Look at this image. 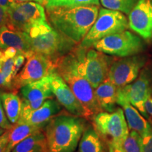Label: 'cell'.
Listing matches in <instances>:
<instances>
[{"label":"cell","instance_id":"cell-1","mask_svg":"<svg viewBox=\"0 0 152 152\" xmlns=\"http://www.w3.org/2000/svg\"><path fill=\"white\" fill-rule=\"evenodd\" d=\"M99 12V6L47 9L51 26L77 44L81 42L90 31Z\"/></svg>","mask_w":152,"mask_h":152},{"label":"cell","instance_id":"cell-2","mask_svg":"<svg viewBox=\"0 0 152 152\" xmlns=\"http://www.w3.org/2000/svg\"><path fill=\"white\" fill-rule=\"evenodd\" d=\"M87 120L62 111L43 129L49 152H74L78 146Z\"/></svg>","mask_w":152,"mask_h":152},{"label":"cell","instance_id":"cell-3","mask_svg":"<svg viewBox=\"0 0 152 152\" xmlns=\"http://www.w3.org/2000/svg\"><path fill=\"white\" fill-rule=\"evenodd\" d=\"M75 48L57 61L56 71L80 102L90 119L92 120L102 110L96 101L94 88L81 71Z\"/></svg>","mask_w":152,"mask_h":152},{"label":"cell","instance_id":"cell-4","mask_svg":"<svg viewBox=\"0 0 152 152\" xmlns=\"http://www.w3.org/2000/svg\"><path fill=\"white\" fill-rule=\"evenodd\" d=\"M128 20L121 11L102 8L96 21L79 45L83 48H92L96 42L113 34L126 30Z\"/></svg>","mask_w":152,"mask_h":152},{"label":"cell","instance_id":"cell-5","mask_svg":"<svg viewBox=\"0 0 152 152\" xmlns=\"http://www.w3.org/2000/svg\"><path fill=\"white\" fill-rule=\"evenodd\" d=\"M80 67L94 88L108 78L113 58L94 48L85 49L77 45L75 48Z\"/></svg>","mask_w":152,"mask_h":152},{"label":"cell","instance_id":"cell-6","mask_svg":"<svg viewBox=\"0 0 152 152\" xmlns=\"http://www.w3.org/2000/svg\"><path fill=\"white\" fill-rule=\"evenodd\" d=\"M92 125L106 144L114 142L122 145L130 132L124 112L119 107L112 112L98 113L92 118Z\"/></svg>","mask_w":152,"mask_h":152},{"label":"cell","instance_id":"cell-7","mask_svg":"<svg viewBox=\"0 0 152 152\" xmlns=\"http://www.w3.org/2000/svg\"><path fill=\"white\" fill-rule=\"evenodd\" d=\"M77 45L54 28L46 33L31 37L32 51L45 55L55 64L63 56L71 52Z\"/></svg>","mask_w":152,"mask_h":152},{"label":"cell","instance_id":"cell-8","mask_svg":"<svg viewBox=\"0 0 152 152\" xmlns=\"http://www.w3.org/2000/svg\"><path fill=\"white\" fill-rule=\"evenodd\" d=\"M92 47L110 56L127 57L142 52L144 43L138 35L126 30L102 38Z\"/></svg>","mask_w":152,"mask_h":152},{"label":"cell","instance_id":"cell-9","mask_svg":"<svg viewBox=\"0 0 152 152\" xmlns=\"http://www.w3.org/2000/svg\"><path fill=\"white\" fill-rule=\"evenodd\" d=\"M11 84V92L18 93L22 87L39 80L56 71V64L45 55L33 53L28 57Z\"/></svg>","mask_w":152,"mask_h":152},{"label":"cell","instance_id":"cell-10","mask_svg":"<svg viewBox=\"0 0 152 152\" xmlns=\"http://www.w3.org/2000/svg\"><path fill=\"white\" fill-rule=\"evenodd\" d=\"M145 63V57L137 54L113 61L108 79L118 88L124 87L137 78Z\"/></svg>","mask_w":152,"mask_h":152},{"label":"cell","instance_id":"cell-11","mask_svg":"<svg viewBox=\"0 0 152 152\" xmlns=\"http://www.w3.org/2000/svg\"><path fill=\"white\" fill-rule=\"evenodd\" d=\"M51 88L55 99L68 113L90 121L86 110L56 71L51 74Z\"/></svg>","mask_w":152,"mask_h":152},{"label":"cell","instance_id":"cell-12","mask_svg":"<svg viewBox=\"0 0 152 152\" xmlns=\"http://www.w3.org/2000/svg\"><path fill=\"white\" fill-rule=\"evenodd\" d=\"M121 89L132 105L147 118L144 105L152 95L151 73L148 70H143L135 80Z\"/></svg>","mask_w":152,"mask_h":152},{"label":"cell","instance_id":"cell-13","mask_svg":"<svg viewBox=\"0 0 152 152\" xmlns=\"http://www.w3.org/2000/svg\"><path fill=\"white\" fill-rule=\"evenodd\" d=\"M129 28L140 37L152 39V0H138L128 14Z\"/></svg>","mask_w":152,"mask_h":152},{"label":"cell","instance_id":"cell-14","mask_svg":"<svg viewBox=\"0 0 152 152\" xmlns=\"http://www.w3.org/2000/svg\"><path fill=\"white\" fill-rule=\"evenodd\" d=\"M8 47L16 49L26 58L34 53L32 51L31 37L28 33L3 26L0 28V49L4 50Z\"/></svg>","mask_w":152,"mask_h":152},{"label":"cell","instance_id":"cell-15","mask_svg":"<svg viewBox=\"0 0 152 152\" xmlns=\"http://www.w3.org/2000/svg\"><path fill=\"white\" fill-rule=\"evenodd\" d=\"M117 104L122 107L129 130L135 131L142 136L151 128L152 125L144 118L140 112L132 105L121 88L118 89Z\"/></svg>","mask_w":152,"mask_h":152},{"label":"cell","instance_id":"cell-16","mask_svg":"<svg viewBox=\"0 0 152 152\" xmlns=\"http://www.w3.org/2000/svg\"><path fill=\"white\" fill-rule=\"evenodd\" d=\"M62 112V106L56 99L51 98L45 101L37 109L27 115L20 116L18 122L45 127L51 119Z\"/></svg>","mask_w":152,"mask_h":152},{"label":"cell","instance_id":"cell-17","mask_svg":"<svg viewBox=\"0 0 152 152\" xmlns=\"http://www.w3.org/2000/svg\"><path fill=\"white\" fill-rule=\"evenodd\" d=\"M22 102H45L49 99L54 98L51 88V75L39 80L33 82L22 87L19 90Z\"/></svg>","mask_w":152,"mask_h":152},{"label":"cell","instance_id":"cell-18","mask_svg":"<svg viewBox=\"0 0 152 152\" xmlns=\"http://www.w3.org/2000/svg\"><path fill=\"white\" fill-rule=\"evenodd\" d=\"M118 89L108 78L94 89L96 101L102 111L112 112L116 109Z\"/></svg>","mask_w":152,"mask_h":152},{"label":"cell","instance_id":"cell-19","mask_svg":"<svg viewBox=\"0 0 152 152\" xmlns=\"http://www.w3.org/2000/svg\"><path fill=\"white\" fill-rule=\"evenodd\" d=\"M107 144L93 125H87L80 140L78 152H107Z\"/></svg>","mask_w":152,"mask_h":152},{"label":"cell","instance_id":"cell-20","mask_svg":"<svg viewBox=\"0 0 152 152\" xmlns=\"http://www.w3.org/2000/svg\"><path fill=\"white\" fill-rule=\"evenodd\" d=\"M45 127L39 125H30L26 123L17 122L16 124L9 130V143L7 145V150L11 152L16 144L22 142L28 137L33 135L39 131L43 130Z\"/></svg>","mask_w":152,"mask_h":152},{"label":"cell","instance_id":"cell-21","mask_svg":"<svg viewBox=\"0 0 152 152\" xmlns=\"http://www.w3.org/2000/svg\"><path fill=\"white\" fill-rule=\"evenodd\" d=\"M0 97L9 121L11 124H16L20 118L21 113V98L18 96V93L11 91L0 92Z\"/></svg>","mask_w":152,"mask_h":152},{"label":"cell","instance_id":"cell-22","mask_svg":"<svg viewBox=\"0 0 152 152\" xmlns=\"http://www.w3.org/2000/svg\"><path fill=\"white\" fill-rule=\"evenodd\" d=\"M11 152H48L43 130L39 131L19 142L13 148Z\"/></svg>","mask_w":152,"mask_h":152},{"label":"cell","instance_id":"cell-23","mask_svg":"<svg viewBox=\"0 0 152 152\" xmlns=\"http://www.w3.org/2000/svg\"><path fill=\"white\" fill-rule=\"evenodd\" d=\"M100 0H46V9L54 7H75L99 6Z\"/></svg>","mask_w":152,"mask_h":152},{"label":"cell","instance_id":"cell-24","mask_svg":"<svg viewBox=\"0 0 152 152\" xmlns=\"http://www.w3.org/2000/svg\"><path fill=\"white\" fill-rule=\"evenodd\" d=\"M138 0H100L104 8L129 14Z\"/></svg>","mask_w":152,"mask_h":152},{"label":"cell","instance_id":"cell-25","mask_svg":"<svg viewBox=\"0 0 152 152\" xmlns=\"http://www.w3.org/2000/svg\"><path fill=\"white\" fill-rule=\"evenodd\" d=\"M124 152H143L142 137L135 131L130 130L122 144Z\"/></svg>","mask_w":152,"mask_h":152},{"label":"cell","instance_id":"cell-26","mask_svg":"<svg viewBox=\"0 0 152 152\" xmlns=\"http://www.w3.org/2000/svg\"><path fill=\"white\" fill-rule=\"evenodd\" d=\"M14 60L15 57L14 58H7L4 61L2 66L1 68V73H2V75L4 77L7 87H8V91H11L12 81L16 76L14 70Z\"/></svg>","mask_w":152,"mask_h":152},{"label":"cell","instance_id":"cell-27","mask_svg":"<svg viewBox=\"0 0 152 152\" xmlns=\"http://www.w3.org/2000/svg\"><path fill=\"white\" fill-rule=\"evenodd\" d=\"M141 137L143 152H152V127Z\"/></svg>","mask_w":152,"mask_h":152},{"label":"cell","instance_id":"cell-28","mask_svg":"<svg viewBox=\"0 0 152 152\" xmlns=\"http://www.w3.org/2000/svg\"><path fill=\"white\" fill-rule=\"evenodd\" d=\"M13 125H14L11 124L6 115L2 103H1V97H0V127L5 129L6 130H8L12 128Z\"/></svg>","mask_w":152,"mask_h":152},{"label":"cell","instance_id":"cell-29","mask_svg":"<svg viewBox=\"0 0 152 152\" xmlns=\"http://www.w3.org/2000/svg\"><path fill=\"white\" fill-rule=\"evenodd\" d=\"M26 59V56L23 54L22 53H18V54L15 56V60H14V70H15V74L16 75L17 73H18L20 71V68L23 65H24L25 60ZM16 77V76H15Z\"/></svg>","mask_w":152,"mask_h":152},{"label":"cell","instance_id":"cell-30","mask_svg":"<svg viewBox=\"0 0 152 152\" xmlns=\"http://www.w3.org/2000/svg\"><path fill=\"white\" fill-rule=\"evenodd\" d=\"M9 130H7L2 135L0 136V152H5L9 143Z\"/></svg>","mask_w":152,"mask_h":152},{"label":"cell","instance_id":"cell-31","mask_svg":"<svg viewBox=\"0 0 152 152\" xmlns=\"http://www.w3.org/2000/svg\"><path fill=\"white\" fill-rule=\"evenodd\" d=\"M9 22V16L7 10L0 6V28L6 26Z\"/></svg>","mask_w":152,"mask_h":152},{"label":"cell","instance_id":"cell-32","mask_svg":"<svg viewBox=\"0 0 152 152\" xmlns=\"http://www.w3.org/2000/svg\"><path fill=\"white\" fill-rule=\"evenodd\" d=\"M144 109H145L147 118L151 121L152 125V95L151 97L146 102L145 105H144Z\"/></svg>","mask_w":152,"mask_h":152},{"label":"cell","instance_id":"cell-33","mask_svg":"<svg viewBox=\"0 0 152 152\" xmlns=\"http://www.w3.org/2000/svg\"><path fill=\"white\" fill-rule=\"evenodd\" d=\"M107 152H124L122 148V145L120 144L109 142L107 143Z\"/></svg>","mask_w":152,"mask_h":152},{"label":"cell","instance_id":"cell-34","mask_svg":"<svg viewBox=\"0 0 152 152\" xmlns=\"http://www.w3.org/2000/svg\"><path fill=\"white\" fill-rule=\"evenodd\" d=\"M4 53L5 58L7 59V58H14L19 52L16 49L14 48V47H8L4 50Z\"/></svg>","mask_w":152,"mask_h":152},{"label":"cell","instance_id":"cell-35","mask_svg":"<svg viewBox=\"0 0 152 152\" xmlns=\"http://www.w3.org/2000/svg\"><path fill=\"white\" fill-rule=\"evenodd\" d=\"M16 2V0H0V6L7 10Z\"/></svg>","mask_w":152,"mask_h":152},{"label":"cell","instance_id":"cell-36","mask_svg":"<svg viewBox=\"0 0 152 152\" xmlns=\"http://www.w3.org/2000/svg\"><path fill=\"white\" fill-rule=\"evenodd\" d=\"M0 89H5V90H8V87H7V83L4 80V77L1 73V69H0Z\"/></svg>","mask_w":152,"mask_h":152},{"label":"cell","instance_id":"cell-37","mask_svg":"<svg viewBox=\"0 0 152 152\" xmlns=\"http://www.w3.org/2000/svg\"><path fill=\"white\" fill-rule=\"evenodd\" d=\"M6 60L5 56H4V50L0 49V69H1V66L4 61Z\"/></svg>","mask_w":152,"mask_h":152},{"label":"cell","instance_id":"cell-38","mask_svg":"<svg viewBox=\"0 0 152 152\" xmlns=\"http://www.w3.org/2000/svg\"><path fill=\"white\" fill-rule=\"evenodd\" d=\"M36 1V2H38L39 4H45V1L44 0H16V2H26V1Z\"/></svg>","mask_w":152,"mask_h":152},{"label":"cell","instance_id":"cell-39","mask_svg":"<svg viewBox=\"0 0 152 152\" xmlns=\"http://www.w3.org/2000/svg\"><path fill=\"white\" fill-rule=\"evenodd\" d=\"M6 131H7V130H6L5 129H4V128H1V127H0V136L2 135V134L6 132Z\"/></svg>","mask_w":152,"mask_h":152},{"label":"cell","instance_id":"cell-40","mask_svg":"<svg viewBox=\"0 0 152 152\" xmlns=\"http://www.w3.org/2000/svg\"><path fill=\"white\" fill-rule=\"evenodd\" d=\"M5 152H10V151H7V149H6V151H5Z\"/></svg>","mask_w":152,"mask_h":152},{"label":"cell","instance_id":"cell-41","mask_svg":"<svg viewBox=\"0 0 152 152\" xmlns=\"http://www.w3.org/2000/svg\"><path fill=\"white\" fill-rule=\"evenodd\" d=\"M44 1H45H45H46V0H44Z\"/></svg>","mask_w":152,"mask_h":152},{"label":"cell","instance_id":"cell-42","mask_svg":"<svg viewBox=\"0 0 152 152\" xmlns=\"http://www.w3.org/2000/svg\"><path fill=\"white\" fill-rule=\"evenodd\" d=\"M77 152H78V151H77Z\"/></svg>","mask_w":152,"mask_h":152}]
</instances>
